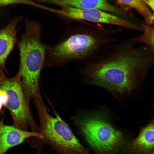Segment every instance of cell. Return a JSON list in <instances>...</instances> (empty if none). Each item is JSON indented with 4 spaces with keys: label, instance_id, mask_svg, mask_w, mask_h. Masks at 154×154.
<instances>
[{
    "label": "cell",
    "instance_id": "obj_3",
    "mask_svg": "<svg viewBox=\"0 0 154 154\" xmlns=\"http://www.w3.org/2000/svg\"><path fill=\"white\" fill-rule=\"evenodd\" d=\"M100 111L82 113L72 117L90 146L100 154H116L124 144L122 133L114 128Z\"/></svg>",
    "mask_w": 154,
    "mask_h": 154
},
{
    "label": "cell",
    "instance_id": "obj_13",
    "mask_svg": "<svg viewBox=\"0 0 154 154\" xmlns=\"http://www.w3.org/2000/svg\"><path fill=\"white\" fill-rule=\"evenodd\" d=\"M142 27L143 34L133 40L147 44L154 53V25H143Z\"/></svg>",
    "mask_w": 154,
    "mask_h": 154
},
{
    "label": "cell",
    "instance_id": "obj_16",
    "mask_svg": "<svg viewBox=\"0 0 154 154\" xmlns=\"http://www.w3.org/2000/svg\"><path fill=\"white\" fill-rule=\"evenodd\" d=\"M146 5L152 9L153 13L151 18L154 22V0H142Z\"/></svg>",
    "mask_w": 154,
    "mask_h": 154
},
{
    "label": "cell",
    "instance_id": "obj_4",
    "mask_svg": "<svg viewBox=\"0 0 154 154\" xmlns=\"http://www.w3.org/2000/svg\"><path fill=\"white\" fill-rule=\"evenodd\" d=\"M33 99L39 117L40 132L47 143L60 154H90L56 113L54 117L49 114L41 96Z\"/></svg>",
    "mask_w": 154,
    "mask_h": 154
},
{
    "label": "cell",
    "instance_id": "obj_15",
    "mask_svg": "<svg viewBox=\"0 0 154 154\" xmlns=\"http://www.w3.org/2000/svg\"><path fill=\"white\" fill-rule=\"evenodd\" d=\"M8 100V97L7 93L0 89V110L3 106H5L7 104Z\"/></svg>",
    "mask_w": 154,
    "mask_h": 154
},
{
    "label": "cell",
    "instance_id": "obj_14",
    "mask_svg": "<svg viewBox=\"0 0 154 154\" xmlns=\"http://www.w3.org/2000/svg\"><path fill=\"white\" fill-rule=\"evenodd\" d=\"M17 4H23L46 10L47 7L38 3L33 0H0V6Z\"/></svg>",
    "mask_w": 154,
    "mask_h": 154
},
{
    "label": "cell",
    "instance_id": "obj_1",
    "mask_svg": "<svg viewBox=\"0 0 154 154\" xmlns=\"http://www.w3.org/2000/svg\"><path fill=\"white\" fill-rule=\"evenodd\" d=\"M154 63V54L149 47L131 48L90 67L85 73L86 81L112 92L128 93L136 87L139 76Z\"/></svg>",
    "mask_w": 154,
    "mask_h": 154
},
{
    "label": "cell",
    "instance_id": "obj_6",
    "mask_svg": "<svg viewBox=\"0 0 154 154\" xmlns=\"http://www.w3.org/2000/svg\"><path fill=\"white\" fill-rule=\"evenodd\" d=\"M98 42L97 38L90 35H73L53 46L47 47L44 65L58 66L85 57L97 48Z\"/></svg>",
    "mask_w": 154,
    "mask_h": 154
},
{
    "label": "cell",
    "instance_id": "obj_8",
    "mask_svg": "<svg viewBox=\"0 0 154 154\" xmlns=\"http://www.w3.org/2000/svg\"><path fill=\"white\" fill-rule=\"evenodd\" d=\"M33 137L42 139L44 138L41 133L29 132L19 129L15 126L7 125L0 120V154H5L10 148Z\"/></svg>",
    "mask_w": 154,
    "mask_h": 154
},
{
    "label": "cell",
    "instance_id": "obj_5",
    "mask_svg": "<svg viewBox=\"0 0 154 154\" xmlns=\"http://www.w3.org/2000/svg\"><path fill=\"white\" fill-rule=\"evenodd\" d=\"M22 81L19 71L14 77L9 78L5 77L3 72L0 73V89L8 97L5 106L11 113L15 127L26 131L30 128L33 131L40 133L31 114Z\"/></svg>",
    "mask_w": 154,
    "mask_h": 154
},
{
    "label": "cell",
    "instance_id": "obj_2",
    "mask_svg": "<svg viewBox=\"0 0 154 154\" xmlns=\"http://www.w3.org/2000/svg\"><path fill=\"white\" fill-rule=\"evenodd\" d=\"M25 26L24 33L18 42L20 58L19 71L25 96L30 102L31 98L41 96L40 76L44 65L47 47L41 40L40 24L27 20Z\"/></svg>",
    "mask_w": 154,
    "mask_h": 154
},
{
    "label": "cell",
    "instance_id": "obj_10",
    "mask_svg": "<svg viewBox=\"0 0 154 154\" xmlns=\"http://www.w3.org/2000/svg\"><path fill=\"white\" fill-rule=\"evenodd\" d=\"M39 1L53 3L60 6L65 5L80 9H96L112 13H119L117 7L107 0H38Z\"/></svg>",
    "mask_w": 154,
    "mask_h": 154
},
{
    "label": "cell",
    "instance_id": "obj_7",
    "mask_svg": "<svg viewBox=\"0 0 154 154\" xmlns=\"http://www.w3.org/2000/svg\"><path fill=\"white\" fill-rule=\"evenodd\" d=\"M60 15L77 20L114 25L139 31L143 30L139 27L116 16L112 13L96 9H80L65 5L60 6Z\"/></svg>",
    "mask_w": 154,
    "mask_h": 154
},
{
    "label": "cell",
    "instance_id": "obj_9",
    "mask_svg": "<svg viewBox=\"0 0 154 154\" xmlns=\"http://www.w3.org/2000/svg\"><path fill=\"white\" fill-rule=\"evenodd\" d=\"M22 17H14L5 27L0 30V72L5 71L7 57L15 44L17 33L16 27Z\"/></svg>",
    "mask_w": 154,
    "mask_h": 154
},
{
    "label": "cell",
    "instance_id": "obj_11",
    "mask_svg": "<svg viewBox=\"0 0 154 154\" xmlns=\"http://www.w3.org/2000/svg\"><path fill=\"white\" fill-rule=\"evenodd\" d=\"M133 148L139 151H145L154 147V121L141 130L133 142Z\"/></svg>",
    "mask_w": 154,
    "mask_h": 154
},
{
    "label": "cell",
    "instance_id": "obj_12",
    "mask_svg": "<svg viewBox=\"0 0 154 154\" xmlns=\"http://www.w3.org/2000/svg\"><path fill=\"white\" fill-rule=\"evenodd\" d=\"M120 4L129 6L134 9L144 17L146 23H152V13L147 5L142 0H117Z\"/></svg>",
    "mask_w": 154,
    "mask_h": 154
},
{
    "label": "cell",
    "instance_id": "obj_17",
    "mask_svg": "<svg viewBox=\"0 0 154 154\" xmlns=\"http://www.w3.org/2000/svg\"><path fill=\"white\" fill-rule=\"evenodd\" d=\"M150 154H154V152H153V153H151Z\"/></svg>",
    "mask_w": 154,
    "mask_h": 154
}]
</instances>
